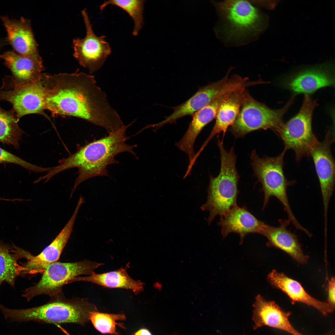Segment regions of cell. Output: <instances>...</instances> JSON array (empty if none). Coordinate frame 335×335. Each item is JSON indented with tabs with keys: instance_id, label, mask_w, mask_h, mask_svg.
Returning <instances> with one entry per match:
<instances>
[{
	"instance_id": "cell-5",
	"label": "cell",
	"mask_w": 335,
	"mask_h": 335,
	"mask_svg": "<svg viewBox=\"0 0 335 335\" xmlns=\"http://www.w3.org/2000/svg\"><path fill=\"white\" fill-rule=\"evenodd\" d=\"M221 159V167L219 175L210 176L207 201L200 207L203 211L209 212L208 218V224L219 215H223L232 207L237 205L238 194L237 185L239 176L235 165L236 156L234 148L227 151L224 149L223 141L218 139Z\"/></svg>"
},
{
	"instance_id": "cell-26",
	"label": "cell",
	"mask_w": 335,
	"mask_h": 335,
	"mask_svg": "<svg viewBox=\"0 0 335 335\" xmlns=\"http://www.w3.org/2000/svg\"><path fill=\"white\" fill-rule=\"evenodd\" d=\"M19 120L13 109L6 110L0 106V142L16 149L19 148V142L25 133L19 126Z\"/></svg>"
},
{
	"instance_id": "cell-17",
	"label": "cell",
	"mask_w": 335,
	"mask_h": 335,
	"mask_svg": "<svg viewBox=\"0 0 335 335\" xmlns=\"http://www.w3.org/2000/svg\"><path fill=\"white\" fill-rule=\"evenodd\" d=\"M252 319L254 330L267 326L286 332L292 335H303L297 331L291 324L290 312L283 310L274 301L266 300L258 295L253 305Z\"/></svg>"
},
{
	"instance_id": "cell-33",
	"label": "cell",
	"mask_w": 335,
	"mask_h": 335,
	"mask_svg": "<svg viewBox=\"0 0 335 335\" xmlns=\"http://www.w3.org/2000/svg\"><path fill=\"white\" fill-rule=\"evenodd\" d=\"M325 335H333V333L332 332L330 333H327V334H326Z\"/></svg>"
},
{
	"instance_id": "cell-8",
	"label": "cell",
	"mask_w": 335,
	"mask_h": 335,
	"mask_svg": "<svg viewBox=\"0 0 335 335\" xmlns=\"http://www.w3.org/2000/svg\"><path fill=\"white\" fill-rule=\"evenodd\" d=\"M317 104L316 100L306 94L299 112L284 123L277 133L284 143V150H292L298 162L304 157L310 156L311 148L318 141L312 127L313 112Z\"/></svg>"
},
{
	"instance_id": "cell-3",
	"label": "cell",
	"mask_w": 335,
	"mask_h": 335,
	"mask_svg": "<svg viewBox=\"0 0 335 335\" xmlns=\"http://www.w3.org/2000/svg\"><path fill=\"white\" fill-rule=\"evenodd\" d=\"M0 310L5 319L12 322L32 321L56 326L68 323L84 325L89 320L90 312L96 308L87 298H67L61 291L50 297L49 301L42 305L13 309L2 305Z\"/></svg>"
},
{
	"instance_id": "cell-22",
	"label": "cell",
	"mask_w": 335,
	"mask_h": 335,
	"mask_svg": "<svg viewBox=\"0 0 335 335\" xmlns=\"http://www.w3.org/2000/svg\"><path fill=\"white\" fill-rule=\"evenodd\" d=\"M268 279L272 286L287 295L293 303H304L315 308L324 315L334 310L327 302L320 301L311 296L298 282L283 273L273 270L268 275Z\"/></svg>"
},
{
	"instance_id": "cell-27",
	"label": "cell",
	"mask_w": 335,
	"mask_h": 335,
	"mask_svg": "<svg viewBox=\"0 0 335 335\" xmlns=\"http://www.w3.org/2000/svg\"><path fill=\"white\" fill-rule=\"evenodd\" d=\"M145 1L143 0H110L105 1L100 6L102 11L108 6H117L127 12L134 22L132 34L136 36L144 24L143 12Z\"/></svg>"
},
{
	"instance_id": "cell-12",
	"label": "cell",
	"mask_w": 335,
	"mask_h": 335,
	"mask_svg": "<svg viewBox=\"0 0 335 335\" xmlns=\"http://www.w3.org/2000/svg\"><path fill=\"white\" fill-rule=\"evenodd\" d=\"M334 141L333 134L328 131L324 140L318 141L310 152L319 183L325 222L328 221V206L334 187L335 163L331 148Z\"/></svg>"
},
{
	"instance_id": "cell-23",
	"label": "cell",
	"mask_w": 335,
	"mask_h": 335,
	"mask_svg": "<svg viewBox=\"0 0 335 335\" xmlns=\"http://www.w3.org/2000/svg\"><path fill=\"white\" fill-rule=\"evenodd\" d=\"M129 266L128 263L125 267L114 271L101 274L94 272L90 275L78 276L71 279L68 284L78 281L89 282L107 288L129 289L136 294H139L143 290L144 283L130 277L127 272Z\"/></svg>"
},
{
	"instance_id": "cell-9",
	"label": "cell",
	"mask_w": 335,
	"mask_h": 335,
	"mask_svg": "<svg viewBox=\"0 0 335 335\" xmlns=\"http://www.w3.org/2000/svg\"><path fill=\"white\" fill-rule=\"evenodd\" d=\"M288 103L283 108L271 109L265 104L248 95L230 131L236 138L244 136L259 129H271L277 134L284 123L283 117L291 104Z\"/></svg>"
},
{
	"instance_id": "cell-28",
	"label": "cell",
	"mask_w": 335,
	"mask_h": 335,
	"mask_svg": "<svg viewBox=\"0 0 335 335\" xmlns=\"http://www.w3.org/2000/svg\"><path fill=\"white\" fill-rule=\"evenodd\" d=\"M126 317L123 314H110L98 312L96 310L90 313L89 320L94 327L103 333L117 335L116 331L117 321L123 320Z\"/></svg>"
},
{
	"instance_id": "cell-19",
	"label": "cell",
	"mask_w": 335,
	"mask_h": 335,
	"mask_svg": "<svg viewBox=\"0 0 335 335\" xmlns=\"http://www.w3.org/2000/svg\"><path fill=\"white\" fill-rule=\"evenodd\" d=\"M233 91L220 95L192 115V119L188 129L182 138L176 144L177 147L187 154L190 162L195 155L194 145L198 135L205 126L215 118L221 104Z\"/></svg>"
},
{
	"instance_id": "cell-13",
	"label": "cell",
	"mask_w": 335,
	"mask_h": 335,
	"mask_svg": "<svg viewBox=\"0 0 335 335\" xmlns=\"http://www.w3.org/2000/svg\"><path fill=\"white\" fill-rule=\"evenodd\" d=\"M0 60L12 74L5 77L1 89H16L34 83L40 79L44 70L42 61L21 55L12 50L1 52Z\"/></svg>"
},
{
	"instance_id": "cell-4",
	"label": "cell",
	"mask_w": 335,
	"mask_h": 335,
	"mask_svg": "<svg viewBox=\"0 0 335 335\" xmlns=\"http://www.w3.org/2000/svg\"><path fill=\"white\" fill-rule=\"evenodd\" d=\"M214 3L220 18L217 33L226 44L245 43L266 28V16L251 1L226 0Z\"/></svg>"
},
{
	"instance_id": "cell-11",
	"label": "cell",
	"mask_w": 335,
	"mask_h": 335,
	"mask_svg": "<svg viewBox=\"0 0 335 335\" xmlns=\"http://www.w3.org/2000/svg\"><path fill=\"white\" fill-rule=\"evenodd\" d=\"M231 69H229L226 75L221 79L210 83L200 87L198 91L191 97L181 104L172 107L173 112L165 119L157 123L149 125L156 130L167 123H175L179 119L194 113L206 106L222 94L234 90L238 87L239 83L234 77H229Z\"/></svg>"
},
{
	"instance_id": "cell-35",
	"label": "cell",
	"mask_w": 335,
	"mask_h": 335,
	"mask_svg": "<svg viewBox=\"0 0 335 335\" xmlns=\"http://www.w3.org/2000/svg\"></svg>"
},
{
	"instance_id": "cell-16",
	"label": "cell",
	"mask_w": 335,
	"mask_h": 335,
	"mask_svg": "<svg viewBox=\"0 0 335 335\" xmlns=\"http://www.w3.org/2000/svg\"><path fill=\"white\" fill-rule=\"evenodd\" d=\"M0 19L7 33L8 45L17 54L42 61L29 19L23 16L19 19L1 16Z\"/></svg>"
},
{
	"instance_id": "cell-1",
	"label": "cell",
	"mask_w": 335,
	"mask_h": 335,
	"mask_svg": "<svg viewBox=\"0 0 335 335\" xmlns=\"http://www.w3.org/2000/svg\"><path fill=\"white\" fill-rule=\"evenodd\" d=\"M45 110L53 117H74L104 128L109 133L124 125L95 77L77 71L43 73Z\"/></svg>"
},
{
	"instance_id": "cell-20",
	"label": "cell",
	"mask_w": 335,
	"mask_h": 335,
	"mask_svg": "<svg viewBox=\"0 0 335 335\" xmlns=\"http://www.w3.org/2000/svg\"><path fill=\"white\" fill-rule=\"evenodd\" d=\"M218 224L221 227L224 238L230 233H237L240 237V243H242L247 234H261L265 223L257 218L245 207H240L237 205L221 217Z\"/></svg>"
},
{
	"instance_id": "cell-24",
	"label": "cell",
	"mask_w": 335,
	"mask_h": 335,
	"mask_svg": "<svg viewBox=\"0 0 335 335\" xmlns=\"http://www.w3.org/2000/svg\"><path fill=\"white\" fill-rule=\"evenodd\" d=\"M325 67L307 69L298 73L288 82V88L297 93H312L322 87L334 85V77Z\"/></svg>"
},
{
	"instance_id": "cell-31",
	"label": "cell",
	"mask_w": 335,
	"mask_h": 335,
	"mask_svg": "<svg viewBox=\"0 0 335 335\" xmlns=\"http://www.w3.org/2000/svg\"><path fill=\"white\" fill-rule=\"evenodd\" d=\"M134 335H152L150 332L147 329L142 328L136 332Z\"/></svg>"
},
{
	"instance_id": "cell-34",
	"label": "cell",
	"mask_w": 335,
	"mask_h": 335,
	"mask_svg": "<svg viewBox=\"0 0 335 335\" xmlns=\"http://www.w3.org/2000/svg\"></svg>"
},
{
	"instance_id": "cell-7",
	"label": "cell",
	"mask_w": 335,
	"mask_h": 335,
	"mask_svg": "<svg viewBox=\"0 0 335 335\" xmlns=\"http://www.w3.org/2000/svg\"><path fill=\"white\" fill-rule=\"evenodd\" d=\"M103 264L87 260L72 262L56 261L49 265L39 281L25 288L22 296L27 302L42 295L50 297L62 291L63 286L72 279L82 275H92Z\"/></svg>"
},
{
	"instance_id": "cell-6",
	"label": "cell",
	"mask_w": 335,
	"mask_h": 335,
	"mask_svg": "<svg viewBox=\"0 0 335 335\" xmlns=\"http://www.w3.org/2000/svg\"><path fill=\"white\" fill-rule=\"evenodd\" d=\"M286 151L284 150L276 157L260 158L254 150L251 155V165L254 174L262 186L264 194L263 209L268 204L270 198H276L284 206L288 220L296 227L299 223L292 212L287 192V187L293 184L294 181H288L284 171V159Z\"/></svg>"
},
{
	"instance_id": "cell-29",
	"label": "cell",
	"mask_w": 335,
	"mask_h": 335,
	"mask_svg": "<svg viewBox=\"0 0 335 335\" xmlns=\"http://www.w3.org/2000/svg\"><path fill=\"white\" fill-rule=\"evenodd\" d=\"M0 162L11 163L20 166L27 170L35 172H47L51 168L39 167L29 163L0 147Z\"/></svg>"
},
{
	"instance_id": "cell-21",
	"label": "cell",
	"mask_w": 335,
	"mask_h": 335,
	"mask_svg": "<svg viewBox=\"0 0 335 335\" xmlns=\"http://www.w3.org/2000/svg\"><path fill=\"white\" fill-rule=\"evenodd\" d=\"M278 227L265 225L261 234L267 239V245L280 249L289 255L298 263L305 264L308 257L304 253L297 236L287 228L290 222L280 219Z\"/></svg>"
},
{
	"instance_id": "cell-2",
	"label": "cell",
	"mask_w": 335,
	"mask_h": 335,
	"mask_svg": "<svg viewBox=\"0 0 335 335\" xmlns=\"http://www.w3.org/2000/svg\"><path fill=\"white\" fill-rule=\"evenodd\" d=\"M133 122L124 125L107 136L80 146L75 153L60 160L59 164L51 168L45 174V178L50 180L61 172L78 168V176L71 191V197L78 186L85 180L96 176H107V167L118 163L115 159L116 156L127 152L136 156L133 149L136 145L126 143L129 138L126 136V131Z\"/></svg>"
},
{
	"instance_id": "cell-18",
	"label": "cell",
	"mask_w": 335,
	"mask_h": 335,
	"mask_svg": "<svg viewBox=\"0 0 335 335\" xmlns=\"http://www.w3.org/2000/svg\"><path fill=\"white\" fill-rule=\"evenodd\" d=\"M260 83L259 81H248L246 83L232 91L220 105L217 112L215 125L208 138L200 148L203 150L212 138L221 132L222 141L229 127L235 121L243 103L249 94L246 88Z\"/></svg>"
},
{
	"instance_id": "cell-14",
	"label": "cell",
	"mask_w": 335,
	"mask_h": 335,
	"mask_svg": "<svg viewBox=\"0 0 335 335\" xmlns=\"http://www.w3.org/2000/svg\"><path fill=\"white\" fill-rule=\"evenodd\" d=\"M10 103L18 118L31 114H41L49 120L44 112L45 92L42 74L36 83L22 87L0 89V101Z\"/></svg>"
},
{
	"instance_id": "cell-15",
	"label": "cell",
	"mask_w": 335,
	"mask_h": 335,
	"mask_svg": "<svg viewBox=\"0 0 335 335\" xmlns=\"http://www.w3.org/2000/svg\"><path fill=\"white\" fill-rule=\"evenodd\" d=\"M74 221L70 219L54 240L39 254L34 256L29 252L26 261L19 262L18 276L30 278L42 274L49 265L57 261L70 238Z\"/></svg>"
},
{
	"instance_id": "cell-25",
	"label": "cell",
	"mask_w": 335,
	"mask_h": 335,
	"mask_svg": "<svg viewBox=\"0 0 335 335\" xmlns=\"http://www.w3.org/2000/svg\"><path fill=\"white\" fill-rule=\"evenodd\" d=\"M23 259L20 248L0 241V287L4 282L14 288L18 276V261Z\"/></svg>"
},
{
	"instance_id": "cell-10",
	"label": "cell",
	"mask_w": 335,
	"mask_h": 335,
	"mask_svg": "<svg viewBox=\"0 0 335 335\" xmlns=\"http://www.w3.org/2000/svg\"><path fill=\"white\" fill-rule=\"evenodd\" d=\"M81 13L86 34L83 38L73 40V55L79 64L92 74L102 68L111 54V49L106 40V36H98L95 34L86 10H83Z\"/></svg>"
},
{
	"instance_id": "cell-32",
	"label": "cell",
	"mask_w": 335,
	"mask_h": 335,
	"mask_svg": "<svg viewBox=\"0 0 335 335\" xmlns=\"http://www.w3.org/2000/svg\"><path fill=\"white\" fill-rule=\"evenodd\" d=\"M7 45V43L5 38L0 37V53L3 48Z\"/></svg>"
},
{
	"instance_id": "cell-30",
	"label": "cell",
	"mask_w": 335,
	"mask_h": 335,
	"mask_svg": "<svg viewBox=\"0 0 335 335\" xmlns=\"http://www.w3.org/2000/svg\"><path fill=\"white\" fill-rule=\"evenodd\" d=\"M335 279L332 278L329 281L328 289V297L327 302L333 308L335 309Z\"/></svg>"
}]
</instances>
